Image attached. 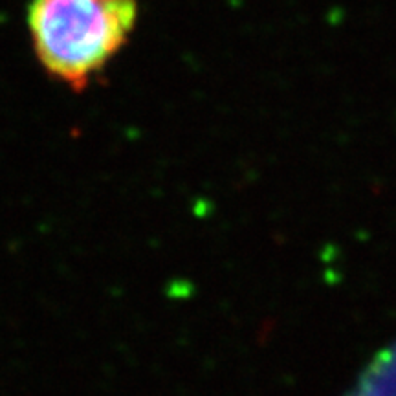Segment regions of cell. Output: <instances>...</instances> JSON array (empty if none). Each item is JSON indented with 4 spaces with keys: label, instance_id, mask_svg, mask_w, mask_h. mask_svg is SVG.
Instances as JSON below:
<instances>
[{
    "label": "cell",
    "instance_id": "obj_1",
    "mask_svg": "<svg viewBox=\"0 0 396 396\" xmlns=\"http://www.w3.org/2000/svg\"><path fill=\"white\" fill-rule=\"evenodd\" d=\"M138 18L136 0H32L33 52L55 81L81 92L127 45Z\"/></svg>",
    "mask_w": 396,
    "mask_h": 396
}]
</instances>
